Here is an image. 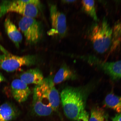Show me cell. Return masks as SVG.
I'll return each instance as SVG.
<instances>
[{
  "mask_svg": "<svg viewBox=\"0 0 121 121\" xmlns=\"http://www.w3.org/2000/svg\"><path fill=\"white\" fill-rule=\"evenodd\" d=\"M1 81H0V82H1Z\"/></svg>",
  "mask_w": 121,
  "mask_h": 121,
  "instance_id": "24",
  "label": "cell"
},
{
  "mask_svg": "<svg viewBox=\"0 0 121 121\" xmlns=\"http://www.w3.org/2000/svg\"><path fill=\"white\" fill-rule=\"evenodd\" d=\"M0 51L2 52L3 54H8L10 53L5 48H4L2 45L0 44Z\"/></svg>",
  "mask_w": 121,
  "mask_h": 121,
  "instance_id": "19",
  "label": "cell"
},
{
  "mask_svg": "<svg viewBox=\"0 0 121 121\" xmlns=\"http://www.w3.org/2000/svg\"><path fill=\"white\" fill-rule=\"evenodd\" d=\"M54 84L53 80L51 78L49 82L48 98L53 110L56 111L59 106L60 98L58 91L56 88Z\"/></svg>",
  "mask_w": 121,
  "mask_h": 121,
  "instance_id": "11",
  "label": "cell"
},
{
  "mask_svg": "<svg viewBox=\"0 0 121 121\" xmlns=\"http://www.w3.org/2000/svg\"><path fill=\"white\" fill-rule=\"evenodd\" d=\"M106 107L112 109L118 113L121 112V96L110 93L106 97L104 101Z\"/></svg>",
  "mask_w": 121,
  "mask_h": 121,
  "instance_id": "14",
  "label": "cell"
},
{
  "mask_svg": "<svg viewBox=\"0 0 121 121\" xmlns=\"http://www.w3.org/2000/svg\"><path fill=\"white\" fill-rule=\"evenodd\" d=\"M83 10L95 22L98 19L96 13L95 3L93 0H83L82 1Z\"/></svg>",
  "mask_w": 121,
  "mask_h": 121,
  "instance_id": "15",
  "label": "cell"
},
{
  "mask_svg": "<svg viewBox=\"0 0 121 121\" xmlns=\"http://www.w3.org/2000/svg\"><path fill=\"white\" fill-rule=\"evenodd\" d=\"M4 78L1 75V74H0V81L1 82L4 81Z\"/></svg>",
  "mask_w": 121,
  "mask_h": 121,
  "instance_id": "21",
  "label": "cell"
},
{
  "mask_svg": "<svg viewBox=\"0 0 121 121\" xmlns=\"http://www.w3.org/2000/svg\"><path fill=\"white\" fill-rule=\"evenodd\" d=\"M76 0H65L63 1V2L65 3H70L75 2Z\"/></svg>",
  "mask_w": 121,
  "mask_h": 121,
  "instance_id": "20",
  "label": "cell"
},
{
  "mask_svg": "<svg viewBox=\"0 0 121 121\" xmlns=\"http://www.w3.org/2000/svg\"><path fill=\"white\" fill-rule=\"evenodd\" d=\"M73 72L66 65H63L59 69L54 77L53 82L54 84H59L68 80L74 78Z\"/></svg>",
  "mask_w": 121,
  "mask_h": 121,
  "instance_id": "12",
  "label": "cell"
},
{
  "mask_svg": "<svg viewBox=\"0 0 121 121\" xmlns=\"http://www.w3.org/2000/svg\"><path fill=\"white\" fill-rule=\"evenodd\" d=\"M1 37V34L0 33V37Z\"/></svg>",
  "mask_w": 121,
  "mask_h": 121,
  "instance_id": "23",
  "label": "cell"
},
{
  "mask_svg": "<svg viewBox=\"0 0 121 121\" xmlns=\"http://www.w3.org/2000/svg\"><path fill=\"white\" fill-rule=\"evenodd\" d=\"M89 121H108V117L102 108L96 107L92 108Z\"/></svg>",
  "mask_w": 121,
  "mask_h": 121,
  "instance_id": "16",
  "label": "cell"
},
{
  "mask_svg": "<svg viewBox=\"0 0 121 121\" xmlns=\"http://www.w3.org/2000/svg\"><path fill=\"white\" fill-rule=\"evenodd\" d=\"M16 110L10 104L7 103L0 106V121H9L16 117Z\"/></svg>",
  "mask_w": 121,
  "mask_h": 121,
  "instance_id": "13",
  "label": "cell"
},
{
  "mask_svg": "<svg viewBox=\"0 0 121 121\" xmlns=\"http://www.w3.org/2000/svg\"><path fill=\"white\" fill-rule=\"evenodd\" d=\"M94 65L97 66L113 79L121 78V60L115 62L103 61L97 58Z\"/></svg>",
  "mask_w": 121,
  "mask_h": 121,
  "instance_id": "8",
  "label": "cell"
},
{
  "mask_svg": "<svg viewBox=\"0 0 121 121\" xmlns=\"http://www.w3.org/2000/svg\"><path fill=\"white\" fill-rule=\"evenodd\" d=\"M119 26L120 27H119V29L120 30V32H121V26Z\"/></svg>",
  "mask_w": 121,
  "mask_h": 121,
  "instance_id": "22",
  "label": "cell"
},
{
  "mask_svg": "<svg viewBox=\"0 0 121 121\" xmlns=\"http://www.w3.org/2000/svg\"><path fill=\"white\" fill-rule=\"evenodd\" d=\"M19 26L28 44H35L41 39L43 34L42 26L34 18L23 17L19 21Z\"/></svg>",
  "mask_w": 121,
  "mask_h": 121,
  "instance_id": "5",
  "label": "cell"
},
{
  "mask_svg": "<svg viewBox=\"0 0 121 121\" xmlns=\"http://www.w3.org/2000/svg\"><path fill=\"white\" fill-rule=\"evenodd\" d=\"M4 27L9 38L14 43L16 47L19 48L22 39V34L20 32L9 18L5 19Z\"/></svg>",
  "mask_w": 121,
  "mask_h": 121,
  "instance_id": "10",
  "label": "cell"
},
{
  "mask_svg": "<svg viewBox=\"0 0 121 121\" xmlns=\"http://www.w3.org/2000/svg\"><path fill=\"white\" fill-rule=\"evenodd\" d=\"M11 88L13 98L19 103L26 101L31 93V90L28 84L20 79L13 80L11 83Z\"/></svg>",
  "mask_w": 121,
  "mask_h": 121,
  "instance_id": "7",
  "label": "cell"
},
{
  "mask_svg": "<svg viewBox=\"0 0 121 121\" xmlns=\"http://www.w3.org/2000/svg\"><path fill=\"white\" fill-rule=\"evenodd\" d=\"M86 93L81 88L68 87L62 91L60 101L64 113L68 118L77 121L85 110Z\"/></svg>",
  "mask_w": 121,
  "mask_h": 121,
  "instance_id": "1",
  "label": "cell"
},
{
  "mask_svg": "<svg viewBox=\"0 0 121 121\" xmlns=\"http://www.w3.org/2000/svg\"><path fill=\"white\" fill-rule=\"evenodd\" d=\"M40 1L38 0L3 1L0 4V18L9 12H15L24 17L34 18L40 13Z\"/></svg>",
  "mask_w": 121,
  "mask_h": 121,
  "instance_id": "3",
  "label": "cell"
},
{
  "mask_svg": "<svg viewBox=\"0 0 121 121\" xmlns=\"http://www.w3.org/2000/svg\"><path fill=\"white\" fill-rule=\"evenodd\" d=\"M89 113L85 110L78 118L77 121H89Z\"/></svg>",
  "mask_w": 121,
  "mask_h": 121,
  "instance_id": "17",
  "label": "cell"
},
{
  "mask_svg": "<svg viewBox=\"0 0 121 121\" xmlns=\"http://www.w3.org/2000/svg\"><path fill=\"white\" fill-rule=\"evenodd\" d=\"M50 11L52 28L48 34L50 35H57L60 38L65 37L67 32L65 16L58 10L55 4H51Z\"/></svg>",
  "mask_w": 121,
  "mask_h": 121,
  "instance_id": "6",
  "label": "cell"
},
{
  "mask_svg": "<svg viewBox=\"0 0 121 121\" xmlns=\"http://www.w3.org/2000/svg\"><path fill=\"white\" fill-rule=\"evenodd\" d=\"M20 77V79L26 84L36 85L42 84L45 79L42 72L37 68L27 70L21 74Z\"/></svg>",
  "mask_w": 121,
  "mask_h": 121,
  "instance_id": "9",
  "label": "cell"
},
{
  "mask_svg": "<svg viewBox=\"0 0 121 121\" xmlns=\"http://www.w3.org/2000/svg\"><path fill=\"white\" fill-rule=\"evenodd\" d=\"M38 60L37 56L34 55L19 56L3 54L0 55V68L7 72H13L22 66L34 65Z\"/></svg>",
  "mask_w": 121,
  "mask_h": 121,
  "instance_id": "4",
  "label": "cell"
},
{
  "mask_svg": "<svg viewBox=\"0 0 121 121\" xmlns=\"http://www.w3.org/2000/svg\"><path fill=\"white\" fill-rule=\"evenodd\" d=\"M112 119L113 121H121V112L118 113Z\"/></svg>",
  "mask_w": 121,
  "mask_h": 121,
  "instance_id": "18",
  "label": "cell"
},
{
  "mask_svg": "<svg viewBox=\"0 0 121 121\" xmlns=\"http://www.w3.org/2000/svg\"><path fill=\"white\" fill-rule=\"evenodd\" d=\"M89 37L95 50L99 53H104L109 49L112 44L113 30L104 18L101 22L92 26Z\"/></svg>",
  "mask_w": 121,
  "mask_h": 121,
  "instance_id": "2",
  "label": "cell"
}]
</instances>
